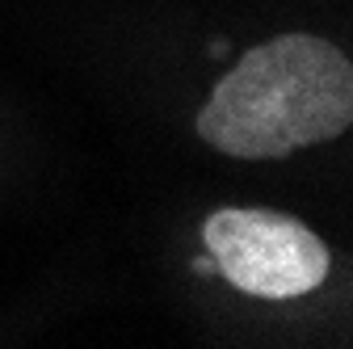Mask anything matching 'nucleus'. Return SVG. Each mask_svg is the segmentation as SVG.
<instances>
[{
    "label": "nucleus",
    "mask_w": 353,
    "mask_h": 349,
    "mask_svg": "<svg viewBox=\"0 0 353 349\" xmlns=\"http://www.w3.org/2000/svg\"><path fill=\"white\" fill-rule=\"evenodd\" d=\"M202 240L214 270L256 299H299L328 282V244L290 215L261 206L214 210Z\"/></svg>",
    "instance_id": "f03ea898"
},
{
    "label": "nucleus",
    "mask_w": 353,
    "mask_h": 349,
    "mask_svg": "<svg viewBox=\"0 0 353 349\" xmlns=\"http://www.w3.org/2000/svg\"><path fill=\"white\" fill-rule=\"evenodd\" d=\"M353 122V68L328 38L286 34L252 47L198 114V135L223 156L278 160L336 139Z\"/></svg>",
    "instance_id": "f257e3e1"
}]
</instances>
